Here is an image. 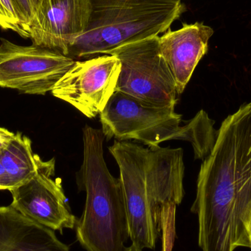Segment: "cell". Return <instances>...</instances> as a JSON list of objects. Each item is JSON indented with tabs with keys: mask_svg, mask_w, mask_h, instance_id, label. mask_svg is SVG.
<instances>
[{
	"mask_svg": "<svg viewBox=\"0 0 251 251\" xmlns=\"http://www.w3.org/2000/svg\"><path fill=\"white\" fill-rule=\"evenodd\" d=\"M251 204V102L230 115L199 171L191 211L199 242L215 250L244 247L243 221Z\"/></svg>",
	"mask_w": 251,
	"mask_h": 251,
	"instance_id": "obj_1",
	"label": "cell"
},
{
	"mask_svg": "<svg viewBox=\"0 0 251 251\" xmlns=\"http://www.w3.org/2000/svg\"><path fill=\"white\" fill-rule=\"evenodd\" d=\"M109 151L119 165L132 244L154 249L164 208L178 206L184 196L183 150L116 140Z\"/></svg>",
	"mask_w": 251,
	"mask_h": 251,
	"instance_id": "obj_2",
	"label": "cell"
},
{
	"mask_svg": "<svg viewBox=\"0 0 251 251\" xmlns=\"http://www.w3.org/2000/svg\"><path fill=\"white\" fill-rule=\"evenodd\" d=\"M102 131L83 128V162L76 176L86 193L85 209L76 227V239L87 251H126L129 237L123 190L104 157Z\"/></svg>",
	"mask_w": 251,
	"mask_h": 251,
	"instance_id": "obj_3",
	"label": "cell"
},
{
	"mask_svg": "<svg viewBox=\"0 0 251 251\" xmlns=\"http://www.w3.org/2000/svg\"><path fill=\"white\" fill-rule=\"evenodd\" d=\"M85 32L69 49L72 58L109 54L124 45L158 36L185 10L181 0H89Z\"/></svg>",
	"mask_w": 251,
	"mask_h": 251,
	"instance_id": "obj_4",
	"label": "cell"
},
{
	"mask_svg": "<svg viewBox=\"0 0 251 251\" xmlns=\"http://www.w3.org/2000/svg\"><path fill=\"white\" fill-rule=\"evenodd\" d=\"M181 118L172 107L150 105L117 91L100 114L107 139L137 140L149 148L168 140H185L193 146L196 159H204L216 140L215 122L203 110L184 125Z\"/></svg>",
	"mask_w": 251,
	"mask_h": 251,
	"instance_id": "obj_5",
	"label": "cell"
},
{
	"mask_svg": "<svg viewBox=\"0 0 251 251\" xmlns=\"http://www.w3.org/2000/svg\"><path fill=\"white\" fill-rule=\"evenodd\" d=\"M159 36L122 46L109 54L121 62L116 91L156 107L175 108L178 91L159 53Z\"/></svg>",
	"mask_w": 251,
	"mask_h": 251,
	"instance_id": "obj_6",
	"label": "cell"
},
{
	"mask_svg": "<svg viewBox=\"0 0 251 251\" xmlns=\"http://www.w3.org/2000/svg\"><path fill=\"white\" fill-rule=\"evenodd\" d=\"M76 60L32 44L20 46L1 38L0 87L22 94L44 96L72 69Z\"/></svg>",
	"mask_w": 251,
	"mask_h": 251,
	"instance_id": "obj_7",
	"label": "cell"
},
{
	"mask_svg": "<svg viewBox=\"0 0 251 251\" xmlns=\"http://www.w3.org/2000/svg\"><path fill=\"white\" fill-rule=\"evenodd\" d=\"M120 72V60L113 54L76 61L51 94L94 119L101 114L116 91Z\"/></svg>",
	"mask_w": 251,
	"mask_h": 251,
	"instance_id": "obj_8",
	"label": "cell"
},
{
	"mask_svg": "<svg viewBox=\"0 0 251 251\" xmlns=\"http://www.w3.org/2000/svg\"><path fill=\"white\" fill-rule=\"evenodd\" d=\"M54 158L44 162L30 180L10 190V206L32 221L53 231L73 229L77 220L71 212L61 181L53 179Z\"/></svg>",
	"mask_w": 251,
	"mask_h": 251,
	"instance_id": "obj_9",
	"label": "cell"
},
{
	"mask_svg": "<svg viewBox=\"0 0 251 251\" xmlns=\"http://www.w3.org/2000/svg\"><path fill=\"white\" fill-rule=\"evenodd\" d=\"M89 0H42L29 26L32 44L67 56L89 24Z\"/></svg>",
	"mask_w": 251,
	"mask_h": 251,
	"instance_id": "obj_10",
	"label": "cell"
},
{
	"mask_svg": "<svg viewBox=\"0 0 251 251\" xmlns=\"http://www.w3.org/2000/svg\"><path fill=\"white\" fill-rule=\"evenodd\" d=\"M214 31L203 23L183 25L159 37V50L166 63L178 94H182L202 57L208 51Z\"/></svg>",
	"mask_w": 251,
	"mask_h": 251,
	"instance_id": "obj_11",
	"label": "cell"
},
{
	"mask_svg": "<svg viewBox=\"0 0 251 251\" xmlns=\"http://www.w3.org/2000/svg\"><path fill=\"white\" fill-rule=\"evenodd\" d=\"M0 251H69L53 230L9 206H0Z\"/></svg>",
	"mask_w": 251,
	"mask_h": 251,
	"instance_id": "obj_12",
	"label": "cell"
},
{
	"mask_svg": "<svg viewBox=\"0 0 251 251\" xmlns=\"http://www.w3.org/2000/svg\"><path fill=\"white\" fill-rule=\"evenodd\" d=\"M0 162L7 172L13 189L35 176L45 162L32 151L30 139L22 132H17L0 150Z\"/></svg>",
	"mask_w": 251,
	"mask_h": 251,
	"instance_id": "obj_13",
	"label": "cell"
},
{
	"mask_svg": "<svg viewBox=\"0 0 251 251\" xmlns=\"http://www.w3.org/2000/svg\"><path fill=\"white\" fill-rule=\"evenodd\" d=\"M0 27L5 30H12L22 38H29L13 0H0Z\"/></svg>",
	"mask_w": 251,
	"mask_h": 251,
	"instance_id": "obj_14",
	"label": "cell"
},
{
	"mask_svg": "<svg viewBox=\"0 0 251 251\" xmlns=\"http://www.w3.org/2000/svg\"><path fill=\"white\" fill-rule=\"evenodd\" d=\"M21 21L29 32L32 19L42 0H13Z\"/></svg>",
	"mask_w": 251,
	"mask_h": 251,
	"instance_id": "obj_15",
	"label": "cell"
},
{
	"mask_svg": "<svg viewBox=\"0 0 251 251\" xmlns=\"http://www.w3.org/2000/svg\"><path fill=\"white\" fill-rule=\"evenodd\" d=\"M243 234H244L245 248L251 249V204L245 215L243 221Z\"/></svg>",
	"mask_w": 251,
	"mask_h": 251,
	"instance_id": "obj_16",
	"label": "cell"
},
{
	"mask_svg": "<svg viewBox=\"0 0 251 251\" xmlns=\"http://www.w3.org/2000/svg\"><path fill=\"white\" fill-rule=\"evenodd\" d=\"M12 189L11 184L9 180L8 176L3 165L0 162V190H9Z\"/></svg>",
	"mask_w": 251,
	"mask_h": 251,
	"instance_id": "obj_17",
	"label": "cell"
},
{
	"mask_svg": "<svg viewBox=\"0 0 251 251\" xmlns=\"http://www.w3.org/2000/svg\"><path fill=\"white\" fill-rule=\"evenodd\" d=\"M14 133L9 131L7 128L0 127V150L5 147L7 143L14 137Z\"/></svg>",
	"mask_w": 251,
	"mask_h": 251,
	"instance_id": "obj_18",
	"label": "cell"
},
{
	"mask_svg": "<svg viewBox=\"0 0 251 251\" xmlns=\"http://www.w3.org/2000/svg\"><path fill=\"white\" fill-rule=\"evenodd\" d=\"M126 251H143V250L139 249V248H137V246H134V245L131 244V246L128 248Z\"/></svg>",
	"mask_w": 251,
	"mask_h": 251,
	"instance_id": "obj_19",
	"label": "cell"
}]
</instances>
